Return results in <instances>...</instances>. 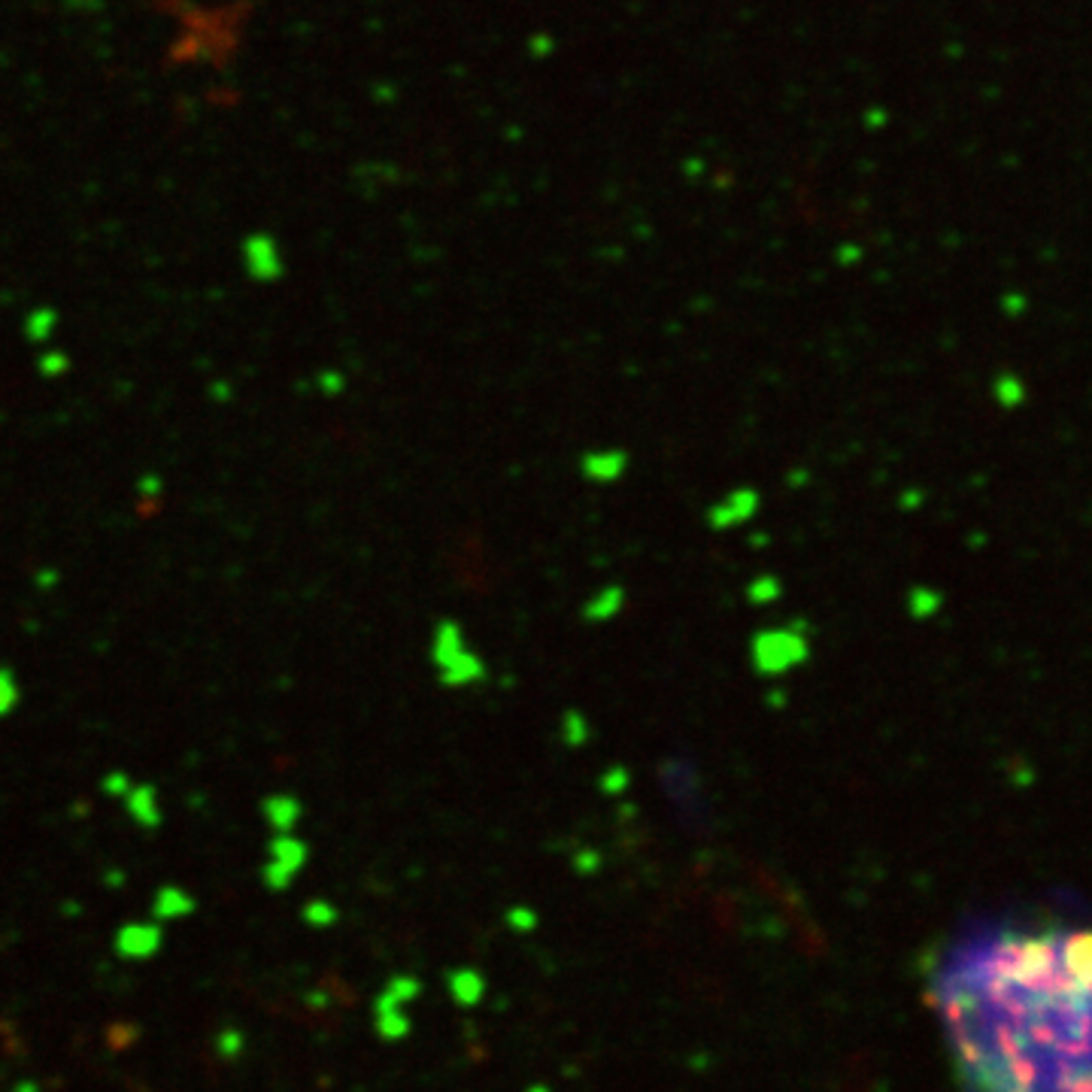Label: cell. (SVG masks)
<instances>
[{
	"instance_id": "30bf717a",
	"label": "cell",
	"mask_w": 1092,
	"mask_h": 1092,
	"mask_svg": "<svg viewBox=\"0 0 1092 1092\" xmlns=\"http://www.w3.org/2000/svg\"><path fill=\"white\" fill-rule=\"evenodd\" d=\"M261 814L273 826V832H295L304 817V804L289 792H273L261 801Z\"/></svg>"
},
{
	"instance_id": "603a6c76",
	"label": "cell",
	"mask_w": 1092,
	"mask_h": 1092,
	"mask_svg": "<svg viewBox=\"0 0 1092 1092\" xmlns=\"http://www.w3.org/2000/svg\"><path fill=\"white\" fill-rule=\"evenodd\" d=\"M528 1092H550V1090H547V1087H531Z\"/></svg>"
},
{
	"instance_id": "8fae6325",
	"label": "cell",
	"mask_w": 1092,
	"mask_h": 1092,
	"mask_svg": "<svg viewBox=\"0 0 1092 1092\" xmlns=\"http://www.w3.org/2000/svg\"><path fill=\"white\" fill-rule=\"evenodd\" d=\"M447 989L458 1008H474L486 995V977L477 968H452L447 974Z\"/></svg>"
},
{
	"instance_id": "ac0fdd59",
	"label": "cell",
	"mask_w": 1092,
	"mask_h": 1092,
	"mask_svg": "<svg viewBox=\"0 0 1092 1092\" xmlns=\"http://www.w3.org/2000/svg\"><path fill=\"white\" fill-rule=\"evenodd\" d=\"M504 919H507V926L514 929V932H534L537 929V913L531 910V907H511L507 913H504Z\"/></svg>"
},
{
	"instance_id": "2e32d148",
	"label": "cell",
	"mask_w": 1092,
	"mask_h": 1092,
	"mask_svg": "<svg viewBox=\"0 0 1092 1092\" xmlns=\"http://www.w3.org/2000/svg\"><path fill=\"white\" fill-rule=\"evenodd\" d=\"M22 702V686H18V677L9 671V668H0V719L9 716L15 707Z\"/></svg>"
},
{
	"instance_id": "52a82bcc",
	"label": "cell",
	"mask_w": 1092,
	"mask_h": 1092,
	"mask_svg": "<svg viewBox=\"0 0 1092 1092\" xmlns=\"http://www.w3.org/2000/svg\"><path fill=\"white\" fill-rule=\"evenodd\" d=\"M122 801H125V814H128L140 829H158V826L164 823V811H161V801H158V789H155L152 783L130 786L128 795H125Z\"/></svg>"
},
{
	"instance_id": "9c48e42d",
	"label": "cell",
	"mask_w": 1092,
	"mask_h": 1092,
	"mask_svg": "<svg viewBox=\"0 0 1092 1092\" xmlns=\"http://www.w3.org/2000/svg\"><path fill=\"white\" fill-rule=\"evenodd\" d=\"M197 910V901H194L192 893H186L183 887H161L152 899V919L158 922H177V919H186Z\"/></svg>"
},
{
	"instance_id": "277c9868",
	"label": "cell",
	"mask_w": 1092,
	"mask_h": 1092,
	"mask_svg": "<svg viewBox=\"0 0 1092 1092\" xmlns=\"http://www.w3.org/2000/svg\"><path fill=\"white\" fill-rule=\"evenodd\" d=\"M113 947L122 959L128 963H143V959H152L161 947H164V929L158 919H134V922H125L116 938H113Z\"/></svg>"
},
{
	"instance_id": "5bb4252c",
	"label": "cell",
	"mask_w": 1092,
	"mask_h": 1092,
	"mask_svg": "<svg viewBox=\"0 0 1092 1092\" xmlns=\"http://www.w3.org/2000/svg\"><path fill=\"white\" fill-rule=\"evenodd\" d=\"M562 741L565 747H582L589 741V722L579 710H565L562 713Z\"/></svg>"
},
{
	"instance_id": "d6986e66",
	"label": "cell",
	"mask_w": 1092,
	"mask_h": 1092,
	"mask_svg": "<svg viewBox=\"0 0 1092 1092\" xmlns=\"http://www.w3.org/2000/svg\"><path fill=\"white\" fill-rule=\"evenodd\" d=\"M747 595H750V601L765 604V601H774V598L780 595V586H777V579L774 577H759L753 579V586L747 589Z\"/></svg>"
},
{
	"instance_id": "7a4b0ae2",
	"label": "cell",
	"mask_w": 1092,
	"mask_h": 1092,
	"mask_svg": "<svg viewBox=\"0 0 1092 1092\" xmlns=\"http://www.w3.org/2000/svg\"><path fill=\"white\" fill-rule=\"evenodd\" d=\"M267 850H270V859L261 868V883L270 893H286L295 883V877L301 874V868L307 865L310 846L295 832H276L270 837Z\"/></svg>"
},
{
	"instance_id": "3957f363",
	"label": "cell",
	"mask_w": 1092,
	"mask_h": 1092,
	"mask_svg": "<svg viewBox=\"0 0 1092 1092\" xmlns=\"http://www.w3.org/2000/svg\"><path fill=\"white\" fill-rule=\"evenodd\" d=\"M750 652H753V668H756L762 677H777V674L789 671L792 665L804 662L807 643H804L801 635H795V632L768 629V632H759V635L753 638Z\"/></svg>"
},
{
	"instance_id": "7402d4cb",
	"label": "cell",
	"mask_w": 1092,
	"mask_h": 1092,
	"mask_svg": "<svg viewBox=\"0 0 1092 1092\" xmlns=\"http://www.w3.org/2000/svg\"><path fill=\"white\" fill-rule=\"evenodd\" d=\"M37 579H40V582H37L40 589H46V586H55V571H43V574H40Z\"/></svg>"
},
{
	"instance_id": "7c38bea8",
	"label": "cell",
	"mask_w": 1092,
	"mask_h": 1092,
	"mask_svg": "<svg viewBox=\"0 0 1092 1092\" xmlns=\"http://www.w3.org/2000/svg\"><path fill=\"white\" fill-rule=\"evenodd\" d=\"M419 992H422L419 977L398 974V977H391L386 986H383V992H380V999H377V1011H383V1008H401V1005L413 1002Z\"/></svg>"
},
{
	"instance_id": "ffe728a7",
	"label": "cell",
	"mask_w": 1092,
	"mask_h": 1092,
	"mask_svg": "<svg viewBox=\"0 0 1092 1092\" xmlns=\"http://www.w3.org/2000/svg\"><path fill=\"white\" fill-rule=\"evenodd\" d=\"M101 789H104V795H110V798L122 801V798L128 795V789H130L128 774H122V771L107 774V777H104V783H101Z\"/></svg>"
},
{
	"instance_id": "9a60e30c",
	"label": "cell",
	"mask_w": 1092,
	"mask_h": 1092,
	"mask_svg": "<svg viewBox=\"0 0 1092 1092\" xmlns=\"http://www.w3.org/2000/svg\"><path fill=\"white\" fill-rule=\"evenodd\" d=\"M301 916H304V922H307V926H313V929H328V926H334V922L340 919V910H337L331 901L313 899L304 904Z\"/></svg>"
},
{
	"instance_id": "44dd1931",
	"label": "cell",
	"mask_w": 1092,
	"mask_h": 1092,
	"mask_svg": "<svg viewBox=\"0 0 1092 1092\" xmlns=\"http://www.w3.org/2000/svg\"><path fill=\"white\" fill-rule=\"evenodd\" d=\"M137 492H140V495H146V498H158V495L164 492V483H161V477H155V474H146V477H140V483H137Z\"/></svg>"
},
{
	"instance_id": "8992f818",
	"label": "cell",
	"mask_w": 1092,
	"mask_h": 1092,
	"mask_svg": "<svg viewBox=\"0 0 1092 1092\" xmlns=\"http://www.w3.org/2000/svg\"><path fill=\"white\" fill-rule=\"evenodd\" d=\"M626 470H629V452L626 450L586 452L579 458V474L589 483H598V486H610V483L623 480Z\"/></svg>"
},
{
	"instance_id": "5b68a950",
	"label": "cell",
	"mask_w": 1092,
	"mask_h": 1092,
	"mask_svg": "<svg viewBox=\"0 0 1092 1092\" xmlns=\"http://www.w3.org/2000/svg\"><path fill=\"white\" fill-rule=\"evenodd\" d=\"M759 507V492L756 489H735L728 492L719 504H713L707 511V525L713 531H725V528H735L741 522H747L750 516L756 514Z\"/></svg>"
},
{
	"instance_id": "ba28073f",
	"label": "cell",
	"mask_w": 1092,
	"mask_h": 1092,
	"mask_svg": "<svg viewBox=\"0 0 1092 1092\" xmlns=\"http://www.w3.org/2000/svg\"><path fill=\"white\" fill-rule=\"evenodd\" d=\"M626 601H629L626 586H623V582H607L604 589H598V592H595V595L582 604V619H586L589 626L610 623L613 616H619V613H623Z\"/></svg>"
},
{
	"instance_id": "4fadbf2b",
	"label": "cell",
	"mask_w": 1092,
	"mask_h": 1092,
	"mask_svg": "<svg viewBox=\"0 0 1092 1092\" xmlns=\"http://www.w3.org/2000/svg\"><path fill=\"white\" fill-rule=\"evenodd\" d=\"M377 1031L383 1041H404L413 1031V1023L407 1014H401V1008H383L377 1011Z\"/></svg>"
},
{
	"instance_id": "e0dca14e",
	"label": "cell",
	"mask_w": 1092,
	"mask_h": 1092,
	"mask_svg": "<svg viewBox=\"0 0 1092 1092\" xmlns=\"http://www.w3.org/2000/svg\"><path fill=\"white\" fill-rule=\"evenodd\" d=\"M601 792H607V795H623L629 786H632V771L626 768V765H613V768H607V771L601 774Z\"/></svg>"
},
{
	"instance_id": "6da1fadb",
	"label": "cell",
	"mask_w": 1092,
	"mask_h": 1092,
	"mask_svg": "<svg viewBox=\"0 0 1092 1092\" xmlns=\"http://www.w3.org/2000/svg\"><path fill=\"white\" fill-rule=\"evenodd\" d=\"M431 662L441 671V686L447 689H461V686H474L480 680H486L489 668L486 662L467 646L464 641V629L455 619H441L435 626L431 635Z\"/></svg>"
}]
</instances>
